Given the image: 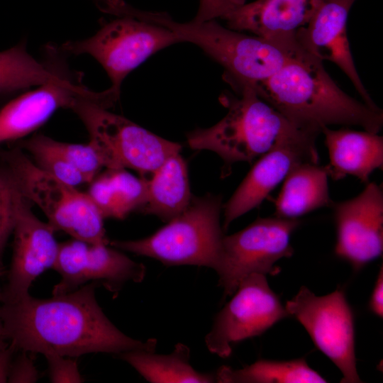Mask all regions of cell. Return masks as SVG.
I'll return each instance as SVG.
<instances>
[{"mask_svg":"<svg viewBox=\"0 0 383 383\" xmlns=\"http://www.w3.org/2000/svg\"><path fill=\"white\" fill-rule=\"evenodd\" d=\"M92 282L46 299L29 294L0 306L3 337L16 350L77 357L91 353L154 351L157 340L145 342L123 333L99 306Z\"/></svg>","mask_w":383,"mask_h":383,"instance_id":"cell-1","label":"cell"},{"mask_svg":"<svg viewBox=\"0 0 383 383\" xmlns=\"http://www.w3.org/2000/svg\"><path fill=\"white\" fill-rule=\"evenodd\" d=\"M257 94L294 126L321 133L331 125L359 126L379 133L383 111L344 92L323 61L303 49L270 78L252 86Z\"/></svg>","mask_w":383,"mask_h":383,"instance_id":"cell-2","label":"cell"},{"mask_svg":"<svg viewBox=\"0 0 383 383\" xmlns=\"http://www.w3.org/2000/svg\"><path fill=\"white\" fill-rule=\"evenodd\" d=\"M232 89L235 94L226 91L220 97L228 109L226 116L211 127L187 134L192 149L211 150L220 156L224 174L234 163H252L279 141L301 129L262 99L252 87L243 84Z\"/></svg>","mask_w":383,"mask_h":383,"instance_id":"cell-3","label":"cell"},{"mask_svg":"<svg viewBox=\"0 0 383 383\" xmlns=\"http://www.w3.org/2000/svg\"><path fill=\"white\" fill-rule=\"evenodd\" d=\"M111 107L105 91H91L77 99L70 109L85 126L106 169L130 168L147 179L167 159L180 152V144L109 111Z\"/></svg>","mask_w":383,"mask_h":383,"instance_id":"cell-4","label":"cell"},{"mask_svg":"<svg viewBox=\"0 0 383 383\" xmlns=\"http://www.w3.org/2000/svg\"><path fill=\"white\" fill-rule=\"evenodd\" d=\"M102 12L114 18L104 21L91 37L62 45L65 54H87L96 60L111 79L109 87L120 95L124 79L155 52L182 43L170 29L127 12L121 0H93Z\"/></svg>","mask_w":383,"mask_h":383,"instance_id":"cell-5","label":"cell"},{"mask_svg":"<svg viewBox=\"0 0 383 383\" xmlns=\"http://www.w3.org/2000/svg\"><path fill=\"white\" fill-rule=\"evenodd\" d=\"M222 197L192 196L185 210L152 235L133 240H113L117 249L155 258L165 265H196L217 270L222 250L220 216Z\"/></svg>","mask_w":383,"mask_h":383,"instance_id":"cell-6","label":"cell"},{"mask_svg":"<svg viewBox=\"0 0 383 383\" xmlns=\"http://www.w3.org/2000/svg\"><path fill=\"white\" fill-rule=\"evenodd\" d=\"M21 194L43 211L48 223L74 239L109 244L104 217L87 193L39 168L19 147L0 151Z\"/></svg>","mask_w":383,"mask_h":383,"instance_id":"cell-7","label":"cell"},{"mask_svg":"<svg viewBox=\"0 0 383 383\" xmlns=\"http://www.w3.org/2000/svg\"><path fill=\"white\" fill-rule=\"evenodd\" d=\"M300 223L298 218H258L243 230L224 235L216 272L225 296L233 295L251 274H278L275 263L293 255L291 236Z\"/></svg>","mask_w":383,"mask_h":383,"instance_id":"cell-8","label":"cell"},{"mask_svg":"<svg viewBox=\"0 0 383 383\" xmlns=\"http://www.w3.org/2000/svg\"><path fill=\"white\" fill-rule=\"evenodd\" d=\"M285 309L304 327L316 347L339 369L341 382H362L356 366L354 315L343 290L316 296L301 287L286 302Z\"/></svg>","mask_w":383,"mask_h":383,"instance_id":"cell-9","label":"cell"},{"mask_svg":"<svg viewBox=\"0 0 383 383\" xmlns=\"http://www.w3.org/2000/svg\"><path fill=\"white\" fill-rule=\"evenodd\" d=\"M289 316L266 275L251 274L240 282L233 298L216 316L205 338L206 347L211 353L228 357L233 344L260 335Z\"/></svg>","mask_w":383,"mask_h":383,"instance_id":"cell-10","label":"cell"},{"mask_svg":"<svg viewBox=\"0 0 383 383\" xmlns=\"http://www.w3.org/2000/svg\"><path fill=\"white\" fill-rule=\"evenodd\" d=\"M319 134L300 129L261 155L223 205V228L226 230L234 220L257 207L294 167L303 162L318 163L316 140Z\"/></svg>","mask_w":383,"mask_h":383,"instance_id":"cell-11","label":"cell"},{"mask_svg":"<svg viewBox=\"0 0 383 383\" xmlns=\"http://www.w3.org/2000/svg\"><path fill=\"white\" fill-rule=\"evenodd\" d=\"M61 276L53 295L72 292L87 282L103 284L111 292L118 291L127 282H141L145 267L111 248L106 243H90L74 239L60 243L52 267Z\"/></svg>","mask_w":383,"mask_h":383,"instance_id":"cell-12","label":"cell"},{"mask_svg":"<svg viewBox=\"0 0 383 383\" xmlns=\"http://www.w3.org/2000/svg\"><path fill=\"white\" fill-rule=\"evenodd\" d=\"M336 227L335 255L355 270L378 258L383 251V191L367 183L354 198L332 202Z\"/></svg>","mask_w":383,"mask_h":383,"instance_id":"cell-13","label":"cell"},{"mask_svg":"<svg viewBox=\"0 0 383 383\" xmlns=\"http://www.w3.org/2000/svg\"><path fill=\"white\" fill-rule=\"evenodd\" d=\"M30 203L21 195L12 233L13 255L2 303L28 295L34 280L53 267L57 256L60 243L55 238L56 230L33 213Z\"/></svg>","mask_w":383,"mask_h":383,"instance_id":"cell-14","label":"cell"},{"mask_svg":"<svg viewBox=\"0 0 383 383\" xmlns=\"http://www.w3.org/2000/svg\"><path fill=\"white\" fill-rule=\"evenodd\" d=\"M91 91L81 76L65 68L55 78L26 92L0 110V145L20 140L44 124L60 109H70Z\"/></svg>","mask_w":383,"mask_h":383,"instance_id":"cell-15","label":"cell"},{"mask_svg":"<svg viewBox=\"0 0 383 383\" xmlns=\"http://www.w3.org/2000/svg\"><path fill=\"white\" fill-rule=\"evenodd\" d=\"M356 0H322L304 26L296 33L300 47L321 61L335 63L350 79L363 102L380 109L372 100L357 73L347 33L349 11Z\"/></svg>","mask_w":383,"mask_h":383,"instance_id":"cell-16","label":"cell"},{"mask_svg":"<svg viewBox=\"0 0 383 383\" xmlns=\"http://www.w3.org/2000/svg\"><path fill=\"white\" fill-rule=\"evenodd\" d=\"M322 0H255L238 6L221 19L230 29L265 38L295 36L318 9Z\"/></svg>","mask_w":383,"mask_h":383,"instance_id":"cell-17","label":"cell"},{"mask_svg":"<svg viewBox=\"0 0 383 383\" xmlns=\"http://www.w3.org/2000/svg\"><path fill=\"white\" fill-rule=\"evenodd\" d=\"M329 162L325 165L328 177L335 181L353 176L368 183L375 170L383 168V138L378 133L350 128L332 130L323 126Z\"/></svg>","mask_w":383,"mask_h":383,"instance_id":"cell-18","label":"cell"},{"mask_svg":"<svg viewBox=\"0 0 383 383\" xmlns=\"http://www.w3.org/2000/svg\"><path fill=\"white\" fill-rule=\"evenodd\" d=\"M328 177L325 166L318 163L303 162L294 167L275 201V216L298 218L320 208L331 207Z\"/></svg>","mask_w":383,"mask_h":383,"instance_id":"cell-19","label":"cell"},{"mask_svg":"<svg viewBox=\"0 0 383 383\" xmlns=\"http://www.w3.org/2000/svg\"><path fill=\"white\" fill-rule=\"evenodd\" d=\"M147 181V198L140 210L169 221L189 204L190 192L187 163L180 152L167 159Z\"/></svg>","mask_w":383,"mask_h":383,"instance_id":"cell-20","label":"cell"},{"mask_svg":"<svg viewBox=\"0 0 383 383\" xmlns=\"http://www.w3.org/2000/svg\"><path fill=\"white\" fill-rule=\"evenodd\" d=\"M62 50L47 48L46 62H40L30 55L22 42L0 52V95L15 93L47 83L65 68Z\"/></svg>","mask_w":383,"mask_h":383,"instance_id":"cell-21","label":"cell"},{"mask_svg":"<svg viewBox=\"0 0 383 383\" xmlns=\"http://www.w3.org/2000/svg\"><path fill=\"white\" fill-rule=\"evenodd\" d=\"M88 192L104 218L123 219L144 206L147 181L126 169H107L90 183Z\"/></svg>","mask_w":383,"mask_h":383,"instance_id":"cell-22","label":"cell"},{"mask_svg":"<svg viewBox=\"0 0 383 383\" xmlns=\"http://www.w3.org/2000/svg\"><path fill=\"white\" fill-rule=\"evenodd\" d=\"M147 381L152 383L216 382L215 374L196 371L189 363V348L182 343L169 355L131 350L118 354Z\"/></svg>","mask_w":383,"mask_h":383,"instance_id":"cell-23","label":"cell"},{"mask_svg":"<svg viewBox=\"0 0 383 383\" xmlns=\"http://www.w3.org/2000/svg\"><path fill=\"white\" fill-rule=\"evenodd\" d=\"M215 374L220 383H326L304 358L287 361L260 360L242 369L220 367Z\"/></svg>","mask_w":383,"mask_h":383,"instance_id":"cell-24","label":"cell"},{"mask_svg":"<svg viewBox=\"0 0 383 383\" xmlns=\"http://www.w3.org/2000/svg\"><path fill=\"white\" fill-rule=\"evenodd\" d=\"M16 146L26 151L39 168L67 184L77 188L87 183L84 177L56 149L54 139L37 134L18 143Z\"/></svg>","mask_w":383,"mask_h":383,"instance_id":"cell-25","label":"cell"},{"mask_svg":"<svg viewBox=\"0 0 383 383\" xmlns=\"http://www.w3.org/2000/svg\"><path fill=\"white\" fill-rule=\"evenodd\" d=\"M22 194L8 167L0 161V270H4V252L13 233Z\"/></svg>","mask_w":383,"mask_h":383,"instance_id":"cell-26","label":"cell"},{"mask_svg":"<svg viewBox=\"0 0 383 383\" xmlns=\"http://www.w3.org/2000/svg\"><path fill=\"white\" fill-rule=\"evenodd\" d=\"M56 149L63 157L90 183L105 167L104 159L93 143L74 144L54 140Z\"/></svg>","mask_w":383,"mask_h":383,"instance_id":"cell-27","label":"cell"},{"mask_svg":"<svg viewBox=\"0 0 383 383\" xmlns=\"http://www.w3.org/2000/svg\"><path fill=\"white\" fill-rule=\"evenodd\" d=\"M44 356L48 361V374L51 382L79 383L84 382L75 359L54 353H48Z\"/></svg>","mask_w":383,"mask_h":383,"instance_id":"cell-28","label":"cell"},{"mask_svg":"<svg viewBox=\"0 0 383 383\" xmlns=\"http://www.w3.org/2000/svg\"><path fill=\"white\" fill-rule=\"evenodd\" d=\"M38 377V371L27 352L21 351V354L18 357L13 358L9 371L7 382H35Z\"/></svg>","mask_w":383,"mask_h":383,"instance_id":"cell-29","label":"cell"},{"mask_svg":"<svg viewBox=\"0 0 383 383\" xmlns=\"http://www.w3.org/2000/svg\"><path fill=\"white\" fill-rule=\"evenodd\" d=\"M245 3V0H199L195 17L196 23L221 18L231 10Z\"/></svg>","mask_w":383,"mask_h":383,"instance_id":"cell-30","label":"cell"},{"mask_svg":"<svg viewBox=\"0 0 383 383\" xmlns=\"http://www.w3.org/2000/svg\"><path fill=\"white\" fill-rule=\"evenodd\" d=\"M368 307L379 318L383 317V267L381 266L373 288Z\"/></svg>","mask_w":383,"mask_h":383,"instance_id":"cell-31","label":"cell"},{"mask_svg":"<svg viewBox=\"0 0 383 383\" xmlns=\"http://www.w3.org/2000/svg\"><path fill=\"white\" fill-rule=\"evenodd\" d=\"M4 338H0V383L7 382L13 355L16 351Z\"/></svg>","mask_w":383,"mask_h":383,"instance_id":"cell-32","label":"cell"},{"mask_svg":"<svg viewBox=\"0 0 383 383\" xmlns=\"http://www.w3.org/2000/svg\"><path fill=\"white\" fill-rule=\"evenodd\" d=\"M5 273L4 270H0V277ZM4 299L3 296V289L0 287V301L2 302Z\"/></svg>","mask_w":383,"mask_h":383,"instance_id":"cell-33","label":"cell"},{"mask_svg":"<svg viewBox=\"0 0 383 383\" xmlns=\"http://www.w3.org/2000/svg\"><path fill=\"white\" fill-rule=\"evenodd\" d=\"M4 338V337H3V323H2V319L0 314V338Z\"/></svg>","mask_w":383,"mask_h":383,"instance_id":"cell-34","label":"cell"}]
</instances>
